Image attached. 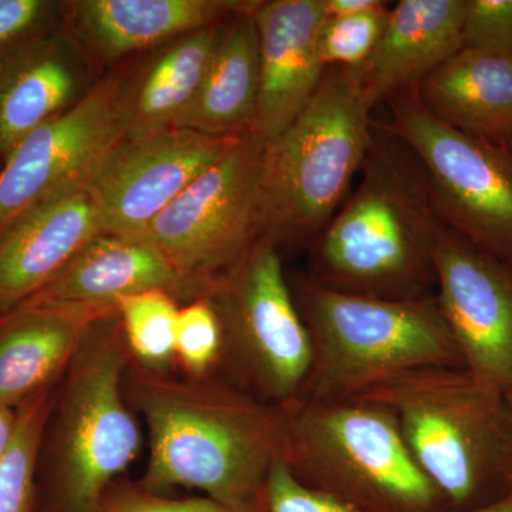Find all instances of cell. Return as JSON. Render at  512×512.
Listing matches in <instances>:
<instances>
[{
    "mask_svg": "<svg viewBox=\"0 0 512 512\" xmlns=\"http://www.w3.org/2000/svg\"><path fill=\"white\" fill-rule=\"evenodd\" d=\"M467 0H400L372 55L355 67L372 107L416 87L463 49Z\"/></svg>",
    "mask_w": 512,
    "mask_h": 512,
    "instance_id": "19",
    "label": "cell"
},
{
    "mask_svg": "<svg viewBox=\"0 0 512 512\" xmlns=\"http://www.w3.org/2000/svg\"><path fill=\"white\" fill-rule=\"evenodd\" d=\"M205 295L220 309L225 366L239 386L275 406L298 399L311 372L312 342L278 247L256 239Z\"/></svg>",
    "mask_w": 512,
    "mask_h": 512,
    "instance_id": "9",
    "label": "cell"
},
{
    "mask_svg": "<svg viewBox=\"0 0 512 512\" xmlns=\"http://www.w3.org/2000/svg\"><path fill=\"white\" fill-rule=\"evenodd\" d=\"M117 309L29 302L0 320V404L18 409L59 383L93 329Z\"/></svg>",
    "mask_w": 512,
    "mask_h": 512,
    "instance_id": "18",
    "label": "cell"
},
{
    "mask_svg": "<svg viewBox=\"0 0 512 512\" xmlns=\"http://www.w3.org/2000/svg\"><path fill=\"white\" fill-rule=\"evenodd\" d=\"M178 306L164 289L137 293L119 305V318L131 360L144 369L164 372L175 362Z\"/></svg>",
    "mask_w": 512,
    "mask_h": 512,
    "instance_id": "25",
    "label": "cell"
},
{
    "mask_svg": "<svg viewBox=\"0 0 512 512\" xmlns=\"http://www.w3.org/2000/svg\"><path fill=\"white\" fill-rule=\"evenodd\" d=\"M237 138L205 136L187 128L124 138L90 183L104 232L143 237L158 215Z\"/></svg>",
    "mask_w": 512,
    "mask_h": 512,
    "instance_id": "13",
    "label": "cell"
},
{
    "mask_svg": "<svg viewBox=\"0 0 512 512\" xmlns=\"http://www.w3.org/2000/svg\"><path fill=\"white\" fill-rule=\"evenodd\" d=\"M225 23L171 40L136 67L127 137L178 127L197 97Z\"/></svg>",
    "mask_w": 512,
    "mask_h": 512,
    "instance_id": "23",
    "label": "cell"
},
{
    "mask_svg": "<svg viewBox=\"0 0 512 512\" xmlns=\"http://www.w3.org/2000/svg\"><path fill=\"white\" fill-rule=\"evenodd\" d=\"M130 363L117 309L60 382L40 448V512H101L104 494L136 460L140 427L124 390Z\"/></svg>",
    "mask_w": 512,
    "mask_h": 512,
    "instance_id": "3",
    "label": "cell"
},
{
    "mask_svg": "<svg viewBox=\"0 0 512 512\" xmlns=\"http://www.w3.org/2000/svg\"><path fill=\"white\" fill-rule=\"evenodd\" d=\"M254 9L225 23L197 97L177 128L212 137H239L255 130L259 50Z\"/></svg>",
    "mask_w": 512,
    "mask_h": 512,
    "instance_id": "22",
    "label": "cell"
},
{
    "mask_svg": "<svg viewBox=\"0 0 512 512\" xmlns=\"http://www.w3.org/2000/svg\"><path fill=\"white\" fill-rule=\"evenodd\" d=\"M447 126L505 144L512 137V57L461 49L413 87Z\"/></svg>",
    "mask_w": 512,
    "mask_h": 512,
    "instance_id": "21",
    "label": "cell"
},
{
    "mask_svg": "<svg viewBox=\"0 0 512 512\" xmlns=\"http://www.w3.org/2000/svg\"><path fill=\"white\" fill-rule=\"evenodd\" d=\"M94 63L66 29L0 59V164L23 138L89 94L100 80Z\"/></svg>",
    "mask_w": 512,
    "mask_h": 512,
    "instance_id": "16",
    "label": "cell"
},
{
    "mask_svg": "<svg viewBox=\"0 0 512 512\" xmlns=\"http://www.w3.org/2000/svg\"><path fill=\"white\" fill-rule=\"evenodd\" d=\"M389 5L362 15L326 18L320 30L319 49L326 67L362 66L382 36Z\"/></svg>",
    "mask_w": 512,
    "mask_h": 512,
    "instance_id": "27",
    "label": "cell"
},
{
    "mask_svg": "<svg viewBox=\"0 0 512 512\" xmlns=\"http://www.w3.org/2000/svg\"><path fill=\"white\" fill-rule=\"evenodd\" d=\"M468 512H512V491L510 494L501 498V500L495 501V503Z\"/></svg>",
    "mask_w": 512,
    "mask_h": 512,
    "instance_id": "34",
    "label": "cell"
},
{
    "mask_svg": "<svg viewBox=\"0 0 512 512\" xmlns=\"http://www.w3.org/2000/svg\"><path fill=\"white\" fill-rule=\"evenodd\" d=\"M281 407L282 460L303 484L363 512H446L382 407L359 397Z\"/></svg>",
    "mask_w": 512,
    "mask_h": 512,
    "instance_id": "7",
    "label": "cell"
},
{
    "mask_svg": "<svg viewBox=\"0 0 512 512\" xmlns=\"http://www.w3.org/2000/svg\"><path fill=\"white\" fill-rule=\"evenodd\" d=\"M254 0H74L64 29L94 60L117 62L220 26L256 6Z\"/></svg>",
    "mask_w": 512,
    "mask_h": 512,
    "instance_id": "17",
    "label": "cell"
},
{
    "mask_svg": "<svg viewBox=\"0 0 512 512\" xmlns=\"http://www.w3.org/2000/svg\"><path fill=\"white\" fill-rule=\"evenodd\" d=\"M265 150L255 131L242 134L143 235L167 256L192 299L227 275L259 238Z\"/></svg>",
    "mask_w": 512,
    "mask_h": 512,
    "instance_id": "10",
    "label": "cell"
},
{
    "mask_svg": "<svg viewBox=\"0 0 512 512\" xmlns=\"http://www.w3.org/2000/svg\"><path fill=\"white\" fill-rule=\"evenodd\" d=\"M227 359V338L220 309L210 296H198L178 312L175 360L188 377H211Z\"/></svg>",
    "mask_w": 512,
    "mask_h": 512,
    "instance_id": "26",
    "label": "cell"
},
{
    "mask_svg": "<svg viewBox=\"0 0 512 512\" xmlns=\"http://www.w3.org/2000/svg\"><path fill=\"white\" fill-rule=\"evenodd\" d=\"M151 289L173 295L184 292L183 281L167 256L147 238L103 232L29 302L119 308L124 299Z\"/></svg>",
    "mask_w": 512,
    "mask_h": 512,
    "instance_id": "20",
    "label": "cell"
},
{
    "mask_svg": "<svg viewBox=\"0 0 512 512\" xmlns=\"http://www.w3.org/2000/svg\"><path fill=\"white\" fill-rule=\"evenodd\" d=\"M436 301L464 367L512 392V266L477 248L434 212Z\"/></svg>",
    "mask_w": 512,
    "mask_h": 512,
    "instance_id": "12",
    "label": "cell"
},
{
    "mask_svg": "<svg viewBox=\"0 0 512 512\" xmlns=\"http://www.w3.org/2000/svg\"><path fill=\"white\" fill-rule=\"evenodd\" d=\"M101 512H261L258 503L231 505L210 497L170 498L138 483L116 481L101 503Z\"/></svg>",
    "mask_w": 512,
    "mask_h": 512,
    "instance_id": "29",
    "label": "cell"
},
{
    "mask_svg": "<svg viewBox=\"0 0 512 512\" xmlns=\"http://www.w3.org/2000/svg\"><path fill=\"white\" fill-rule=\"evenodd\" d=\"M124 390L144 417L150 457L141 487L201 491L221 503H258L269 471L282 460L281 406L217 377L177 379L131 360Z\"/></svg>",
    "mask_w": 512,
    "mask_h": 512,
    "instance_id": "1",
    "label": "cell"
},
{
    "mask_svg": "<svg viewBox=\"0 0 512 512\" xmlns=\"http://www.w3.org/2000/svg\"><path fill=\"white\" fill-rule=\"evenodd\" d=\"M134 64L100 77L73 109L36 128L0 164V231L57 192L90 185L130 127Z\"/></svg>",
    "mask_w": 512,
    "mask_h": 512,
    "instance_id": "11",
    "label": "cell"
},
{
    "mask_svg": "<svg viewBox=\"0 0 512 512\" xmlns=\"http://www.w3.org/2000/svg\"><path fill=\"white\" fill-rule=\"evenodd\" d=\"M383 127L412 153L431 207L447 227L512 266V154L436 119L414 89L386 100Z\"/></svg>",
    "mask_w": 512,
    "mask_h": 512,
    "instance_id": "8",
    "label": "cell"
},
{
    "mask_svg": "<svg viewBox=\"0 0 512 512\" xmlns=\"http://www.w3.org/2000/svg\"><path fill=\"white\" fill-rule=\"evenodd\" d=\"M372 104L356 69L328 67L295 121L266 144L259 197V238L312 247L348 200L373 146Z\"/></svg>",
    "mask_w": 512,
    "mask_h": 512,
    "instance_id": "4",
    "label": "cell"
},
{
    "mask_svg": "<svg viewBox=\"0 0 512 512\" xmlns=\"http://www.w3.org/2000/svg\"><path fill=\"white\" fill-rule=\"evenodd\" d=\"M507 394V424H508V471L512 488V392Z\"/></svg>",
    "mask_w": 512,
    "mask_h": 512,
    "instance_id": "35",
    "label": "cell"
},
{
    "mask_svg": "<svg viewBox=\"0 0 512 512\" xmlns=\"http://www.w3.org/2000/svg\"><path fill=\"white\" fill-rule=\"evenodd\" d=\"M18 409L0 404V460L8 453L16 433Z\"/></svg>",
    "mask_w": 512,
    "mask_h": 512,
    "instance_id": "33",
    "label": "cell"
},
{
    "mask_svg": "<svg viewBox=\"0 0 512 512\" xmlns=\"http://www.w3.org/2000/svg\"><path fill=\"white\" fill-rule=\"evenodd\" d=\"M312 342L301 396L356 399L376 384L424 367H464L436 301L336 291L302 275L292 286Z\"/></svg>",
    "mask_w": 512,
    "mask_h": 512,
    "instance_id": "6",
    "label": "cell"
},
{
    "mask_svg": "<svg viewBox=\"0 0 512 512\" xmlns=\"http://www.w3.org/2000/svg\"><path fill=\"white\" fill-rule=\"evenodd\" d=\"M259 50V101L255 133L272 143L312 100L328 67L319 37L323 0H268L254 12Z\"/></svg>",
    "mask_w": 512,
    "mask_h": 512,
    "instance_id": "14",
    "label": "cell"
},
{
    "mask_svg": "<svg viewBox=\"0 0 512 512\" xmlns=\"http://www.w3.org/2000/svg\"><path fill=\"white\" fill-rule=\"evenodd\" d=\"M463 47L512 57V0H467Z\"/></svg>",
    "mask_w": 512,
    "mask_h": 512,
    "instance_id": "31",
    "label": "cell"
},
{
    "mask_svg": "<svg viewBox=\"0 0 512 512\" xmlns=\"http://www.w3.org/2000/svg\"><path fill=\"white\" fill-rule=\"evenodd\" d=\"M60 382L18 407L15 437L0 460V512H40V448Z\"/></svg>",
    "mask_w": 512,
    "mask_h": 512,
    "instance_id": "24",
    "label": "cell"
},
{
    "mask_svg": "<svg viewBox=\"0 0 512 512\" xmlns=\"http://www.w3.org/2000/svg\"><path fill=\"white\" fill-rule=\"evenodd\" d=\"M261 512H363L332 495L303 484L284 460L269 471L261 493Z\"/></svg>",
    "mask_w": 512,
    "mask_h": 512,
    "instance_id": "30",
    "label": "cell"
},
{
    "mask_svg": "<svg viewBox=\"0 0 512 512\" xmlns=\"http://www.w3.org/2000/svg\"><path fill=\"white\" fill-rule=\"evenodd\" d=\"M389 3L382 0H323L326 18H345V16L362 15L384 8Z\"/></svg>",
    "mask_w": 512,
    "mask_h": 512,
    "instance_id": "32",
    "label": "cell"
},
{
    "mask_svg": "<svg viewBox=\"0 0 512 512\" xmlns=\"http://www.w3.org/2000/svg\"><path fill=\"white\" fill-rule=\"evenodd\" d=\"M362 180L312 245L313 281L384 299L436 295L433 218L417 173L376 140Z\"/></svg>",
    "mask_w": 512,
    "mask_h": 512,
    "instance_id": "5",
    "label": "cell"
},
{
    "mask_svg": "<svg viewBox=\"0 0 512 512\" xmlns=\"http://www.w3.org/2000/svg\"><path fill=\"white\" fill-rule=\"evenodd\" d=\"M103 232L90 185L50 195L10 221L0 231V320L32 301Z\"/></svg>",
    "mask_w": 512,
    "mask_h": 512,
    "instance_id": "15",
    "label": "cell"
},
{
    "mask_svg": "<svg viewBox=\"0 0 512 512\" xmlns=\"http://www.w3.org/2000/svg\"><path fill=\"white\" fill-rule=\"evenodd\" d=\"M359 399L390 414L446 512L511 493L507 394L466 367H424L376 384Z\"/></svg>",
    "mask_w": 512,
    "mask_h": 512,
    "instance_id": "2",
    "label": "cell"
},
{
    "mask_svg": "<svg viewBox=\"0 0 512 512\" xmlns=\"http://www.w3.org/2000/svg\"><path fill=\"white\" fill-rule=\"evenodd\" d=\"M67 2L0 0V59L64 29Z\"/></svg>",
    "mask_w": 512,
    "mask_h": 512,
    "instance_id": "28",
    "label": "cell"
},
{
    "mask_svg": "<svg viewBox=\"0 0 512 512\" xmlns=\"http://www.w3.org/2000/svg\"><path fill=\"white\" fill-rule=\"evenodd\" d=\"M505 147H507L508 150H510V153L512 154V137L508 138L507 143H505Z\"/></svg>",
    "mask_w": 512,
    "mask_h": 512,
    "instance_id": "36",
    "label": "cell"
}]
</instances>
